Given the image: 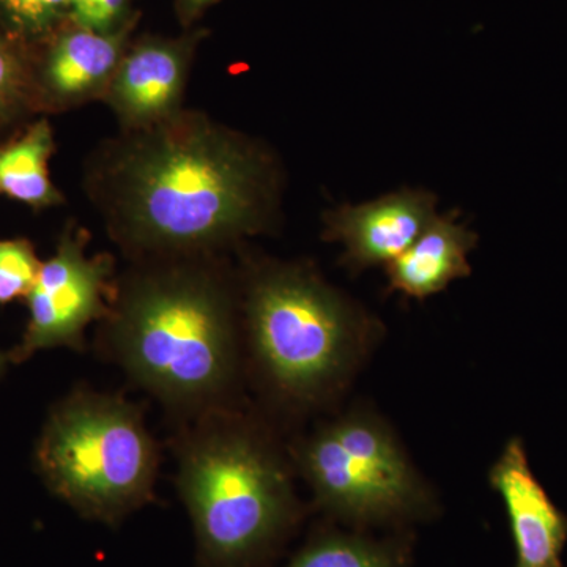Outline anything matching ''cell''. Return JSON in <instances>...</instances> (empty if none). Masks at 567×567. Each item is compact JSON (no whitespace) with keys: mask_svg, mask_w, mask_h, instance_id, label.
I'll use <instances>...</instances> for the list:
<instances>
[{"mask_svg":"<svg viewBox=\"0 0 567 567\" xmlns=\"http://www.w3.org/2000/svg\"><path fill=\"white\" fill-rule=\"evenodd\" d=\"M213 2L215 0H181L186 14L197 13V11L205 9V7L210 6Z\"/></svg>","mask_w":567,"mask_h":567,"instance_id":"d6986e66","label":"cell"},{"mask_svg":"<svg viewBox=\"0 0 567 567\" xmlns=\"http://www.w3.org/2000/svg\"><path fill=\"white\" fill-rule=\"evenodd\" d=\"M89 192L112 240L136 259L212 256L262 229V153L203 112L125 132L96 156Z\"/></svg>","mask_w":567,"mask_h":567,"instance_id":"6da1fadb","label":"cell"},{"mask_svg":"<svg viewBox=\"0 0 567 567\" xmlns=\"http://www.w3.org/2000/svg\"><path fill=\"white\" fill-rule=\"evenodd\" d=\"M300 465L324 507L353 520H383L415 511L423 488L415 470L375 417L347 416L317 431Z\"/></svg>","mask_w":567,"mask_h":567,"instance_id":"8992f818","label":"cell"},{"mask_svg":"<svg viewBox=\"0 0 567 567\" xmlns=\"http://www.w3.org/2000/svg\"><path fill=\"white\" fill-rule=\"evenodd\" d=\"M9 364H11L9 352H2V350H0V379H2V375L6 374Z\"/></svg>","mask_w":567,"mask_h":567,"instance_id":"ffe728a7","label":"cell"},{"mask_svg":"<svg viewBox=\"0 0 567 567\" xmlns=\"http://www.w3.org/2000/svg\"><path fill=\"white\" fill-rule=\"evenodd\" d=\"M128 25L99 33L73 25L52 43L37 74L40 107H73L104 99L121 63Z\"/></svg>","mask_w":567,"mask_h":567,"instance_id":"8fae6325","label":"cell"},{"mask_svg":"<svg viewBox=\"0 0 567 567\" xmlns=\"http://www.w3.org/2000/svg\"><path fill=\"white\" fill-rule=\"evenodd\" d=\"M40 107L37 73L21 51L0 35V128Z\"/></svg>","mask_w":567,"mask_h":567,"instance_id":"5bb4252c","label":"cell"},{"mask_svg":"<svg viewBox=\"0 0 567 567\" xmlns=\"http://www.w3.org/2000/svg\"><path fill=\"white\" fill-rule=\"evenodd\" d=\"M188 66L186 44L144 41L123 54L103 100L125 132L147 128L182 110Z\"/></svg>","mask_w":567,"mask_h":567,"instance_id":"9c48e42d","label":"cell"},{"mask_svg":"<svg viewBox=\"0 0 567 567\" xmlns=\"http://www.w3.org/2000/svg\"><path fill=\"white\" fill-rule=\"evenodd\" d=\"M287 567H398L386 548L350 536H327L309 544Z\"/></svg>","mask_w":567,"mask_h":567,"instance_id":"9a60e30c","label":"cell"},{"mask_svg":"<svg viewBox=\"0 0 567 567\" xmlns=\"http://www.w3.org/2000/svg\"><path fill=\"white\" fill-rule=\"evenodd\" d=\"M54 133L47 118L31 123L17 140L0 147V193L29 207L48 208L63 203L51 181L50 159Z\"/></svg>","mask_w":567,"mask_h":567,"instance_id":"4fadbf2b","label":"cell"},{"mask_svg":"<svg viewBox=\"0 0 567 567\" xmlns=\"http://www.w3.org/2000/svg\"><path fill=\"white\" fill-rule=\"evenodd\" d=\"M125 10L126 0H71L70 21L87 31L111 33L125 25Z\"/></svg>","mask_w":567,"mask_h":567,"instance_id":"ac0fdd59","label":"cell"},{"mask_svg":"<svg viewBox=\"0 0 567 567\" xmlns=\"http://www.w3.org/2000/svg\"><path fill=\"white\" fill-rule=\"evenodd\" d=\"M475 245L476 235L453 216H435L415 244L388 264L390 286L415 298L442 292L470 275L468 254Z\"/></svg>","mask_w":567,"mask_h":567,"instance_id":"7c38bea8","label":"cell"},{"mask_svg":"<svg viewBox=\"0 0 567 567\" xmlns=\"http://www.w3.org/2000/svg\"><path fill=\"white\" fill-rule=\"evenodd\" d=\"M177 484L208 567L251 565L292 516L281 461L223 406L200 415L183 439Z\"/></svg>","mask_w":567,"mask_h":567,"instance_id":"3957f363","label":"cell"},{"mask_svg":"<svg viewBox=\"0 0 567 567\" xmlns=\"http://www.w3.org/2000/svg\"><path fill=\"white\" fill-rule=\"evenodd\" d=\"M435 216L431 194H388L372 203L330 213L327 238L344 246L346 260L354 268L388 265L415 244Z\"/></svg>","mask_w":567,"mask_h":567,"instance_id":"30bf717a","label":"cell"},{"mask_svg":"<svg viewBox=\"0 0 567 567\" xmlns=\"http://www.w3.org/2000/svg\"><path fill=\"white\" fill-rule=\"evenodd\" d=\"M41 264L35 248L25 238L0 240V305L28 298Z\"/></svg>","mask_w":567,"mask_h":567,"instance_id":"e0dca14e","label":"cell"},{"mask_svg":"<svg viewBox=\"0 0 567 567\" xmlns=\"http://www.w3.org/2000/svg\"><path fill=\"white\" fill-rule=\"evenodd\" d=\"M104 342L137 385L192 415L221 409L237 371L229 282L212 256L142 260L115 286Z\"/></svg>","mask_w":567,"mask_h":567,"instance_id":"7a4b0ae2","label":"cell"},{"mask_svg":"<svg viewBox=\"0 0 567 567\" xmlns=\"http://www.w3.org/2000/svg\"><path fill=\"white\" fill-rule=\"evenodd\" d=\"M85 237L69 229L54 256L41 264L25 301L29 320L21 341L10 350V363L21 364L41 350L84 349L89 324L107 316L114 297V260L107 254L89 257Z\"/></svg>","mask_w":567,"mask_h":567,"instance_id":"52a82bcc","label":"cell"},{"mask_svg":"<svg viewBox=\"0 0 567 567\" xmlns=\"http://www.w3.org/2000/svg\"><path fill=\"white\" fill-rule=\"evenodd\" d=\"M71 0H0V18L14 35L40 39L70 20Z\"/></svg>","mask_w":567,"mask_h":567,"instance_id":"2e32d148","label":"cell"},{"mask_svg":"<svg viewBox=\"0 0 567 567\" xmlns=\"http://www.w3.org/2000/svg\"><path fill=\"white\" fill-rule=\"evenodd\" d=\"M491 484L506 506L516 543V567H563L567 516L533 473L520 436L506 443L492 466Z\"/></svg>","mask_w":567,"mask_h":567,"instance_id":"ba28073f","label":"cell"},{"mask_svg":"<svg viewBox=\"0 0 567 567\" xmlns=\"http://www.w3.org/2000/svg\"><path fill=\"white\" fill-rule=\"evenodd\" d=\"M254 357L282 394L316 401L352 365L357 333L341 298L300 268L270 267L245 301Z\"/></svg>","mask_w":567,"mask_h":567,"instance_id":"5b68a950","label":"cell"},{"mask_svg":"<svg viewBox=\"0 0 567 567\" xmlns=\"http://www.w3.org/2000/svg\"><path fill=\"white\" fill-rule=\"evenodd\" d=\"M35 466L52 494L82 517L114 525L151 499L158 450L132 402L74 391L44 421Z\"/></svg>","mask_w":567,"mask_h":567,"instance_id":"277c9868","label":"cell"}]
</instances>
